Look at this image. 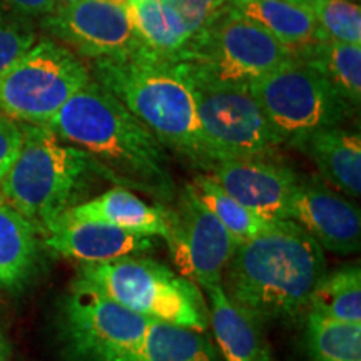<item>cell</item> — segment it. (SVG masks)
<instances>
[{
  "label": "cell",
  "instance_id": "6da1fadb",
  "mask_svg": "<svg viewBox=\"0 0 361 361\" xmlns=\"http://www.w3.org/2000/svg\"><path fill=\"white\" fill-rule=\"evenodd\" d=\"M101 168L104 179L171 204L179 189L159 139L109 90L90 80L45 124Z\"/></svg>",
  "mask_w": 361,
  "mask_h": 361
},
{
  "label": "cell",
  "instance_id": "7a4b0ae2",
  "mask_svg": "<svg viewBox=\"0 0 361 361\" xmlns=\"http://www.w3.org/2000/svg\"><path fill=\"white\" fill-rule=\"evenodd\" d=\"M324 273L323 247L296 223L278 219L239 243L221 284L233 303L263 323L308 310Z\"/></svg>",
  "mask_w": 361,
  "mask_h": 361
},
{
  "label": "cell",
  "instance_id": "3957f363",
  "mask_svg": "<svg viewBox=\"0 0 361 361\" xmlns=\"http://www.w3.org/2000/svg\"><path fill=\"white\" fill-rule=\"evenodd\" d=\"M89 71L166 149L206 173L218 164L202 134L191 85L178 64L139 45L126 56L94 59Z\"/></svg>",
  "mask_w": 361,
  "mask_h": 361
},
{
  "label": "cell",
  "instance_id": "277c9868",
  "mask_svg": "<svg viewBox=\"0 0 361 361\" xmlns=\"http://www.w3.org/2000/svg\"><path fill=\"white\" fill-rule=\"evenodd\" d=\"M20 126L22 146L0 180V197L42 229L82 202L94 179L104 174L87 152L45 126Z\"/></svg>",
  "mask_w": 361,
  "mask_h": 361
},
{
  "label": "cell",
  "instance_id": "5b68a950",
  "mask_svg": "<svg viewBox=\"0 0 361 361\" xmlns=\"http://www.w3.org/2000/svg\"><path fill=\"white\" fill-rule=\"evenodd\" d=\"M75 281L149 319L206 333L207 301L201 288L159 261L139 255L82 263Z\"/></svg>",
  "mask_w": 361,
  "mask_h": 361
},
{
  "label": "cell",
  "instance_id": "8992f818",
  "mask_svg": "<svg viewBox=\"0 0 361 361\" xmlns=\"http://www.w3.org/2000/svg\"><path fill=\"white\" fill-rule=\"evenodd\" d=\"M293 59L284 45L226 2L192 35L176 64L189 79L224 87H250L256 79Z\"/></svg>",
  "mask_w": 361,
  "mask_h": 361
},
{
  "label": "cell",
  "instance_id": "52a82bcc",
  "mask_svg": "<svg viewBox=\"0 0 361 361\" xmlns=\"http://www.w3.org/2000/svg\"><path fill=\"white\" fill-rule=\"evenodd\" d=\"M90 80L89 67L78 54L44 39L0 74V114L45 126Z\"/></svg>",
  "mask_w": 361,
  "mask_h": 361
},
{
  "label": "cell",
  "instance_id": "ba28073f",
  "mask_svg": "<svg viewBox=\"0 0 361 361\" xmlns=\"http://www.w3.org/2000/svg\"><path fill=\"white\" fill-rule=\"evenodd\" d=\"M250 90L288 144L313 130L341 126L356 111L314 67L295 57L256 79Z\"/></svg>",
  "mask_w": 361,
  "mask_h": 361
},
{
  "label": "cell",
  "instance_id": "9c48e42d",
  "mask_svg": "<svg viewBox=\"0 0 361 361\" xmlns=\"http://www.w3.org/2000/svg\"><path fill=\"white\" fill-rule=\"evenodd\" d=\"M152 319L74 281L61 308L67 361H137Z\"/></svg>",
  "mask_w": 361,
  "mask_h": 361
},
{
  "label": "cell",
  "instance_id": "30bf717a",
  "mask_svg": "<svg viewBox=\"0 0 361 361\" xmlns=\"http://www.w3.org/2000/svg\"><path fill=\"white\" fill-rule=\"evenodd\" d=\"M184 78L194 94L202 134L218 162L273 159L284 141L271 128L250 87L197 82L186 74Z\"/></svg>",
  "mask_w": 361,
  "mask_h": 361
},
{
  "label": "cell",
  "instance_id": "8fae6325",
  "mask_svg": "<svg viewBox=\"0 0 361 361\" xmlns=\"http://www.w3.org/2000/svg\"><path fill=\"white\" fill-rule=\"evenodd\" d=\"M168 207V241L179 274L200 288L219 284L239 243L200 200L192 184L179 189Z\"/></svg>",
  "mask_w": 361,
  "mask_h": 361
},
{
  "label": "cell",
  "instance_id": "7c38bea8",
  "mask_svg": "<svg viewBox=\"0 0 361 361\" xmlns=\"http://www.w3.org/2000/svg\"><path fill=\"white\" fill-rule=\"evenodd\" d=\"M45 29L89 59L121 57L139 47L128 11L102 0H78L49 13Z\"/></svg>",
  "mask_w": 361,
  "mask_h": 361
},
{
  "label": "cell",
  "instance_id": "4fadbf2b",
  "mask_svg": "<svg viewBox=\"0 0 361 361\" xmlns=\"http://www.w3.org/2000/svg\"><path fill=\"white\" fill-rule=\"evenodd\" d=\"M229 196L264 221L288 219L301 178L271 159H228L209 171Z\"/></svg>",
  "mask_w": 361,
  "mask_h": 361
},
{
  "label": "cell",
  "instance_id": "5bb4252c",
  "mask_svg": "<svg viewBox=\"0 0 361 361\" xmlns=\"http://www.w3.org/2000/svg\"><path fill=\"white\" fill-rule=\"evenodd\" d=\"M288 219L310 234L323 250L353 255L361 243V216L345 194L301 180Z\"/></svg>",
  "mask_w": 361,
  "mask_h": 361
},
{
  "label": "cell",
  "instance_id": "9a60e30c",
  "mask_svg": "<svg viewBox=\"0 0 361 361\" xmlns=\"http://www.w3.org/2000/svg\"><path fill=\"white\" fill-rule=\"evenodd\" d=\"M40 231L47 250L80 263H104L141 255L154 246L152 236L128 231L102 221L56 218Z\"/></svg>",
  "mask_w": 361,
  "mask_h": 361
},
{
  "label": "cell",
  "instance_id": "2e32d148",
  "mask_svg": "<svg viewBox=\"0 0 361 361\" xmlns=\"http://www.w3.org/2000/svg\"><path fill=\"white\" fill-rule=\"evenodd\" d=\"M206 293L209 328L223 361H273L259 319L233 303L221 283Z\"/></svg>",
  "mask_w": 361,
  "mask_h": 361
},
{
  "label": "cell",
  "instance_id": "e0dca14e",
  "mask_svg": "<svg viewBox=\"0 0 361 361\" xmlns=\"http://www.w3.org/2000/svg\"><path fill=\"white\" fill-rule=\"evenodd\" d=\"M290 144L314 162L336 191L348 197H360L361 137L358 133L336 126L300 135Z\"/></svg>",
  "mask_w": 361,
  "mask_h": 361
},
{
  "label": "cell",
  "instance_id": "ac0fdd59",
  "mask_svg": "<svg viewBox=\"0 0 361 361\" xmlns=\"http://www.w3.org/2000/svg\"><path fill=\"white\" fill-rule=\"evenodd\" d=\"M59 218L102 221L144 236L162 239L168 236V207L149 204L134 191L123 186H116L92 200L79 202Z\"/></svg>",
  "mask_w": 361,
  "mask_h": 361
},
{
  "label": "cell",
  "instance_id": "d6986e66",
  "mask_svg": "<svg viewBox=\"0 0 361 361\" xmlns=\"http://www.w3.org/2000/svg\"><path fill=\"white\" fill-rule=\"evenodd\" d=\"M42 247L39 226L0 197V290L24 288L39 268Z\"/></svg>",
  "mask_w": 361,
  "mask_h": 361
},
{
  "label": "cell",
  "instance_id": "ffe728a7",
  "mask_svg": "<svg viewBox=\"0 0 361 361\" xmlns=\"http://www.w3.org/2000/svg\"><path fill=\"white\" fill-rule=\"evenodd\" d=\"M130 27L146 51L169 62H179L192 34L180 16L164 0H129Z\"/></svg>",
  "mask_w": 361,
  "mask_h": 361
},
{
  "label": "cell",
  "instance_id": "44dd1931",
  "mask_svg": "<svg viewBox=\"0 0 361 361\" xmlns=\"http://www.w3.org/2000/svg\"><path fill=\"white\" fill-rule=\"evenodd\" d=\"M247 19L279 40L293 57L319 40L331 39L313 17L288 0H228Z\"/></svg>",
  "mask_w": 361,
  "mask_h": 361
},
{
  "label": "cell",
  "instance_id": "7402d4cb",
  "mask_svg": "<svg viewBox=\"0 0 361 361\" xmlns=\"http://www.w3.org/2000/svg\"><path fill=\"white\" fill-rule=\"evenodd\" d=\"M295 59L314 67L353 109H358L361 102V44L324 39L308 45Z\"/></svg>",
  "mask_w": 361,
  "mask_h": 361
},
{
  "label": "cell",
  "instance_id": "603a6c76",
  "mask_svg": "<svg viewBox=\"0 0 361 361\" xmlns=\"http://www.w3.org/2000/svg\"><path fill=\"white\" fill-rule=\"evenodd\" d=\"M137 361H221V356L204 333L152 319Z\"/></svg>",
  "mask_w": 361,
  "mask_h": 361
},
{
  "label": "cell",
  "instance_id": "cb8c5ba5",
  "mask_svg": "<svg viewBox=\"0 0 361 361\" xmlns=\"http://www.w3.org/2000/svg\"><path fill=\"white\" fill-rule=\"evenodd\" d=\"M308 311L343 323H361V269L346 264L324 276L316 284Z\"/></svg>",
  "mask_w": 361,
  "mask_h": 361
},
{
  "label": "cell",
  "instance_id": "d4e9b609",
  "mask_svg": "<svg viewBox=\"0 0 361 361\" xmlns=\"http://www.w3.org/2000/svg\"><path fill=\"white\" fill-rule=\"evenodd\" d=\"M306 348L311 361H361V323L308 313Z\"/></svg>",
  "mask_w": 361,
  "mask_h": 361
},
{
  "label": "cell",
  "instance_id": "484cf974",
  "mask_svg": "<svg viewBox=\"0 0 361 361\" xmlns=\"http://www.w3.org/2000/svg\"><path fill=\"white\" fill-rule=\"evenodd\" d=\"M192 188L207 209L219 219V223L233 234V238L238 243L256 236L271 223V221H264L259 216L251 213L241 202L229 196L209 174L197 176L194 179Z\"/></svg>",
  "mask_w": 361,
  "mask_h": 361
},
{
  "label": "cell",
  "instance_id": "4316f807",
  "mask_svg": "<svg viewBox=\"0 0 361 361\" xmlns=\"http://www.w3.org/2000/svg\"><path fill=\"white\" fill-rule=\"evenodd\" d=\"M310 13L328 37L361 44V7L355 0H288Z\"/></svg>",
  "mask_w": 361,
  "mask_h": 361
},
{
  "label": "cell",
  "instance_id": "83f0119b",
  "mask_svg": "<svg viewBox=\"0 0 361 361\" xmlns=\"http://www.w3.org/2000/svg\"><path fill=\"white\" fill-rule=\"evenodd\" d=\"M35 44V34L0 17V74Z\"/></svg>",
  "mask_w": 361,
  "mask_h": 361
},
{
  "label": "cell",
  "instance_id": "f1b7e54d",
  "mask_svg": "<svg viewBox=\"0 0 361 361\" xmlns=\"http://www.w3.org/2000/svg\"><path fill=\"white\" fill-rule=\"evenodd\" d=\"M168 2L176 12L179 13L180 19L191 30V34H197L207 22L216 17L221 8L228 0H164Z\"/></svg>",
  "mask_w": 361,
  "mask_h": 361
},
{
  "label": "cell",
  "instance_id": "f546056e",
  "mask_svg": "<svg viewBox=\"0 0 361 361\" xmlns=\"http://www.w3.org/2000/svg\"><path fill=\"white\" fill-rule=\"evenodd\" d=\"M22 126L11 117L0 114V180L16 162L22 146Z\"/></svg>",
  "mask_w": 361,
  "mask_h": 361
},
{
  "label": "cell",
  "instance_id": "4dcf8cb0",
  "mask_svg": "<svg viewBox=\"0 0 361 361\" xmlns=\"http://www.w3.org/2000/svg\"><path fill=\"white\" fill-rule=\"evenodd\" d=\"M8 6L17 11L30 13V16H39V13H52L56 11V0H4Z\"/></svg>",
  "mask_w": 361,
  "mask_h": 361
},
{
  "label": "cell",
  "instance_id": "1f68e13d",
  "mask_svg": "<svg viewBox=\"0 0 361 361\" xmlns=\"http://www.w3.org/2000/svg\"><path fill=\"white\" fill-rule=\"evenodd\" d=\"M8 356H11V346L6 340V336L0 331V361H7Z\"/></svg>",
  "mask_w": 361,
  "mask_h": 361
},
{
  "label": "cell",
  "instance_id": "d6a6232c",
  "mask_svg": "<svg viewBox=\"0 0 361 361\" xmlns=\"http://www.w3.org/2000/svg\"><path fill=\"white\" fill-rule=\"evenodd\" d=\"M78 2V0H56V8H62L71 6V4Z\"/></svg>",
  "mask_w": 361,
  "mask_h": 361
},
{
  "label": "cell",
  "instance_id": "836d02e7",
  "mask_svg": "<svg viewBox=\"0 0 361 361\" xmlns=\"http://www.w3.org/2000/svg\"><path fill=\"white\" fill-rule=\"evenodd\" d=\"M102 2H109V4H114V6H119V7H128L129 0H102Z\"/></svg>",
  "mask_w": 361,
  "mask_h": 361
}]
</instances>
